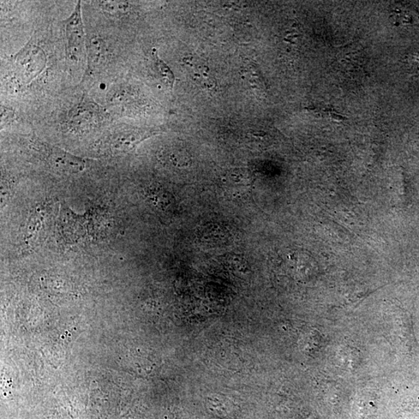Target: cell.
<instances>
[{"label":"cell","mask_w":419,"mask_h":419,"mask_svg":"<svg viewBox=\"0 0 419 419\" xmlns=\"http://www.w3.org/2000/svg\"><path fill=\"white\" fill-rule=\"evenodd\" d=\"M392 15L394 21L396 22V25H399L400 23L412 25L419 19V14L416 9L407 5H396V8L393 10Z\"/></svg>","instance_id":"cell-8"},{"label":"cell","mask_w":419,"mask_h":419,"mask_svg":"<svg viewBox=\"0 0 419 419\" xmlns=\"http://www.w3.org/2000/svg\"><path fill=\"white\" fill-rule=\"evenodd\" d=\"M88 71L95 73L103 65L106 59V45L104 41L95 37L89 41Z\"/></svg>","instance_id":"cell-6"},{"label":"cell","mask_w":419,"mask_h":419,"mask_svg":"<svg viewBox=\"0 0 419 419\" xmlns=\"http://www.w3.org/2000/svg\"><path fill=\"white\" fill-rule=\"evenodd\" d=\"M38 151L54 169L65 173H77L85 169V161L67 152L46 144L38 143Z\"/></svg>","instance_id":"cell-5"},{"label":"cell","mask_w":419,"mask_h":419,"mask_svg":"<svg viewBox=\"0 0 419 419\" xmlns=\"http://www.w3.org/2000/svg\"><path fill=\"white\" fill-rule=\"evenodd\" d=\"M183 62L190 69V73L197 82L207 88L214 86L215 81L210 73L207 65L203 64L199 59L194 58H185Z\"/></svg>","instance_id":"cell-7"},{"label":"cell","mask_w":419,"mask_h":419,"mask_svg":"<svg viewBox=\"0 0 419 419\" xmlns=\"http://www.w3.org/2000/svg\"><path fill=\"white\" fill-rule=\"evenodd\" d=\"M106 115L101 107L94 102L83 99L70 110L67 123L71 128L76 131H87L104 124Z\"/></svg>","instance_id":"cell-2"},{"label":"cell","mask_w":419,"mask_h":419,"mask_svg":"<svg viewBox=\"0 0 419 419\" xmlns=\"http://www.w3.org/2000/svg\"><path fill=\"white\" fill-rule=\"evenodd\" d=\"M403 63L409 70L419 73V47L411 49L404 57Z\"/></svg>","instance_id":"cell-11"},{"label":"cell","mask_w":419,"mask_h":419,"mask_svg":"<svg viewBox=\"0 0 419 419\" xmlns=\"http://www.w3.org/2000/svg\"><path fill=\"white\" fill-rule=\"evenodd\" d=\"M151 133L122 126L113 130L98 143L99 151L104 154H122L128 152L139 145L144 139L150 136Z\"/></svg>","instance_id":"cell-1"},{"label":"cell","mask_w":419,"mask_h":419,"mask_svg":"<svg viewBox=\"0 0 419 419\" xmlns=\"http://www.w3.org/2000/svg\"><path fill=\"white\" fill-rule=\"evenodd\" d=\"M100 8L110 14H123L129 9V4L122 1H100L98 2Z\"/></svg>","instance_id":"cell-10"},{"label":"cell","mask_w":419,"mask_h":419,"mask_svg":"<svg viewBox=\"0 0 419 419\" xmlns=\"http://www.w3.org/2000/svg\"><path fill=\"white\" fill-rule=\"evenodd\" d=\"M152 55L154 56L155 67L157 68L161 79L163 80L168 87L172 89L175 82L174 74H173L170 68L159 58L157 50H153Z\"/></svg>","instance_id":"cell-9"},{"label":"cell","mask_w":419,"mask_h":419,"mask_svg":"<svg viewBox=\"0 0 419 419\" xmlns=\"http://www.w3.org/2000/svg\"><path fill=\"white\" fill-rule=\"evenodd\" d=\"M80 3V2H78L73 14L64 22L65 39H67V55L73 62H77L82 56L86 42Z\"/></svg>","instance_id":"cell-3"},{"label":"cell","mask_w":419,"mask_h":419,"mask_svg":"<svg viewBox=\"0 0 419 419\" xmlns=\"http://www.w3.org/2000/svg\"><path fill=\"white\" fill-rule=\"evenodd\" d=\"M14 62L22 81L28 83L45 67V54L38 46L29 43L16 54Z\"/></svg>","instance_id":"cell-4"}]
</instances>
